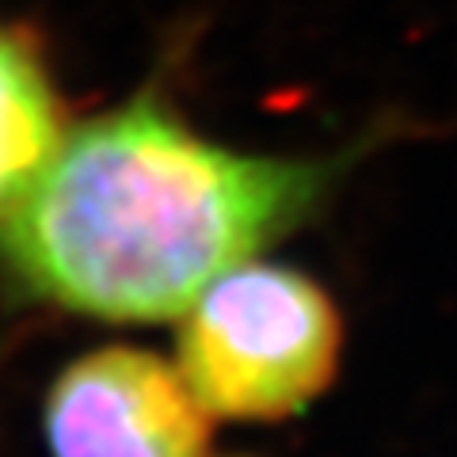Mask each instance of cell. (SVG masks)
<instances>
[{"mask_svg": "<svg viewBox=\"0 0 457 457\" xmlns=\"http://www.w3.org/2000/svg\"><path fill=\"white\" fill-rule=\"evenodd\" d=\"M332 176V161L228 149L145 84L62 137L38 179L0 213V248L27 290L62 309L168 320L290 233Z\"/></svg>", "mask_w": 457, "mask_h": 457, "instance_id": "obj_1", "label": "cell"}, {"mask_svg": "<svg viewBox=\"0 0 457 457\" xmlns=\"http://www.w3.org/2000/svg\"><path fill=\"white\" fill-rule=\"evenodd\" d=\"M339 312L312 278L245 260L183 312L179 374L206 416L275 423L336 378Z\"/></svg>", "mask_w": 457, "mask_h": 457, "instance_id": "obj_2", "label": "cell"}, {"mask_svg": "<svg viewBox=\"0 0 457 457\" xmlns=\"http://www.w3.org/2000/svg\"><path fill=\"white\" fill-rule=\"evenodd\" d=\"M54 457H206V408L149 351L84 354L46 396Z\"/></svg>", "mask_w": 457, "mask_h": 457, "instance_id": "obj_3", "label": "cell"}, {"mask_svg": "<svg viewBox=\"0 0 457 457\" xmlns=\"http://www.w3.org/2000/svg\"><path fill=\"white\" fill-rule=\"evenodd\" d=\"M65 134L46 54L31 31L0 20V213L38 179Z\"/></svg>", "mask_w": 457, "mask_h": 457, "instance_id": "obj_4", "label": "cell"}]
</instances>
